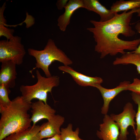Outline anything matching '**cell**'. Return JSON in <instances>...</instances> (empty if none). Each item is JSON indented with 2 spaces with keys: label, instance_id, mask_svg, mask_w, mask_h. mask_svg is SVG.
<instances>
[{
  "label": "cell",
  "instance_id": "obj_1",
  "mask_svg": "<svg viewBox=\"0 0 140 140\" xmlns=\"http://www.w3.org/2000/svg\"><path fill=\"white\" fill-rule=\"evenodd\" d=\"M136 13L140 16V7L120 14L116 13L112 18L105 22L90 21L94 26L87 30L93 34L96 43L95 51L100 54L101 58L109 55L115 56L119 53L123 55L126 53L125 50L134 51L136 49L140 43V38L128 41L118 37L120 34L126 37L135 34L130 22L133 14Z\"/></svg>",
  "mask_w": 140,
  "mask_h": 140
},
{
  "label": "cell",
  "instance_id": "obj_2",
  "mask_svg": "<svg viewBox=\"0 0 140 140\" xmlns=\"http://www.w3.org/2000/svg\"><path fill=\"white\" fill-rule=\"evenodd\" d=\"M11 101L9 107L0 111V140L31 126L32 121L28 112L31 108L32 102L26 101L22 96Z\"/></svg>",
  "mask_w": 140,
  "mask_h": 140
},
{
  "label": "cell",
  "instance_id": "obj_3",
  "mask_svg": "<svg viewBox=\"0 0 140 140\" xmlns=\"http://www.w3.org/2000/svg\"><path fill=\"white\" fill-rule=\"evenodd\" d=\"M28 51L29 54L34 57L36 61L35 66L30 71L31 74L36 69L40 68L46 77H50L52 75L49 67L53 62L58 61L64 65L68 66L73 64L72 60L63 51L57 47L54 41L51 39L48 40L43 50H38L29 48Z\"/></svg>",
  "mask_w": 140,
  "mask_h": 140
},
{
  "label": "cell",
  "instance_id": "obj_4",
  "mask_svg": "<svg viewBox=\"0 0 140 140\" xmlns=\"http://www.w3.org/2000/svg\"><path fill=\"white\" fill-rule=\"evenodd\" d=\"M37 82L32 85H22L20 87L22 96L26 101L31 102L33 99H37L47 104V93H51L53 88L58 86L60 78L57 76L49 77L43 76L39 71H36Z\"/></svg>",
  "mask_w": 140,
  "mask_h": 140
},
{
  "label": "cell",
  "instance_id": "obj_5",
  "mask_svg": "<svg viewBox=\"0 0 140 140\" xmlns=\"http://www.w3.org/2000/svg\"><path fill=\"white\" fill-rule=\"evenodd\" d=\"M21 38L15 36L9 40L0 41V62L11 61L16 65L22 64L26 54Z\"/></svg>",
  "mask_w": 140,
  "mask_h": 140
},
{
  "label": "cell",
  "instance_id": "obj_6",
  "mask_svg": "<svg viewBox=\"0 0 140 140\" xmlns=\"http://www.w3.org/2000/svg\"><path fill=\"white\" fill-rule=\"evenodd\" d=\"M136 113L132 104L128 102L124 106L122 113L118 114H111L110 116L119 128L120 133L118 140H127L129 134L128 128L130 126L133 128L134 132H135L136 123L134 119Z\"/></svg>",
  "mask_w": 140,
  "mask_h": 140
},
{
  "label": "cell",
  "instance_id": "obj_7",
  "mask_svg": "<svg viewBox=\"0 0 140 140\" xmlns=\"http://www.w3.org/2000/svg\"><path fill=\"white\" fill-rule=\"evenodd\" d=\"M99 131H97V137L102 140H118L119 128L110 116L104 115L103 122L99 125Z\"/></svg>",
  "mask_w": 140,
  "mask_h": 140
},
{
  "label": "cell",
  "instance_id": "obj_8",
  "mask_svg": "<svg viewBox=\"0 0 140 140\" xmlns=\"http://www.w3.org/2000/svg\"><path fill=\"white\" fill-rule=\"evenodd\" d=\"M130 83L129 81H124L121 82L116 87L110 89L105 88L100 84L94 86V87L97 88L100 92L103 99V104L101 108V113L102 114H107L111 101L120 92L127 90L128 86Z\"/></svg>",
  "mask_w": 140,
  "mask_h": 140
},
{
  "label": "cell",
  "instance_id": "obj_9",
  "mask_svg": "<svg viewBox=\"0 0 140 140\" xmlns=\"http://www.w3.org/2000/svg\"><path fill=\"white\" fill-rule=\"evenodd\" d=\"M31 108L32 115L31 119L33 122L32 126H34L37 123L43 119L48 121L55 115V110L41 101L39 100L32 103Z\"/></svg>",
  "mask_w": 140,
  "mask_h": 140
},
{
  "label": "cell",
  "instance_id": "obj_10",
  "mask_svg": "<svg viewBox=\"0 0 140 140\" xmlns=\"http://www.w3.org/2000/svg\"><path fill=\"white\" fill-rule=\"evenodd\" d=\"M64 118L59 115H55L51 119L40 125L39 133L41 139L60 135V127L64 122Z\"/></svg>",
  "mask_w": 140,
  "mask_h": 140
},
{
  "label": "cell",
  "instance_id": "obj_11",
  "mask_svg": "<svg viewBox=\"0 0 140 140\" xmlns=\"http://www.w3.org/2000/svg\"><path fill=\"white\" fill-rule=\"evenodd\" d=\"M16 65L11 61L1 62L0 71V85L9 88H14L17 78Z\"/></svg>",
  "mask_w": 140,
  "mask_h": 140
},
{
  "label": "cell",
  "instance_id": "obj_12",
  "mask_svg": "<svg viewBox=\"0 0 140 140\" xmlns=\"http://www.w3.org/2000/svg\"><path fill=\"white\" fill-rule=\"evenodd\" d=\"M58 69L69 74L78 85L82 86L94 87L96 85L101 84L103 82V79L100 77H92L85 75L76 71L68 65L59 66Z\"/></svg>",
  "mask_w": 140,
  "mask_h": 140
},
{
  "label": "cell",
  "instance_id": "obj_13",
  "mask_svg": "<svg viewBox=\"0 0 140 140\" xmlns=\"http://www.w3.org/2000/svg\"><path fill=\"white\" fill-rule=\"evenodd\" d=\"M83 0H70L65 7V11L58 17L57 25L62 31H65L70 23L71 18L74 12L80 8H84Z\"/></svg>",
  "mask_w": 140,
  "mask_h": 140
},
{
  "label": "cell",
  "instance_id": "obj_14",
  "mask_svg": "<svg viewBox=\"0 0 140 140\" xmlns=\"http://www.w3.org/2000/svg\"><path fill=\"white\" fill-rule=\"evenodd\" d=\"M84 8L98 14L100 21L104 22L112 18L115 14L110 9H107L97 0H83Z\"/></svg>",
  "mask_w": 140,
  "mask_h": 140
},
{
  "label": "cell",
  "instance_id": "obj_15",
  "mask_svg": "<svg viewBox=\"0 0 140 140\" xmlns=\"http://www.w3.org/2000/svg\"><path fill=\"white\" fill-rule=\"evenodd\" d=\"M40 126L36 125L26 130L12 134L4 140H42L39 133Z\"/></svg>",
  "mask_w": 140,
  "mask_h": 140
},
{
  "label": "cell",
  "instance_id": "obj_16",
  "mask_svg": "<svg viewBox=\"0 0 140 140\" xmlns=\"http://www.w3.org/2000/svg\"><path fill=\"white\" fill-rule=\"evenodd\" d=\"M114 65L119 64H132L136 67L139 74H140V54L131 52H126L120 57L116 58L113 62Z\"/></svg>",
  "mask_w": 140,
  "mask_h": 140
},
{
  "label": "cell",
  "instance_id": "obj_17",
  "mask_svg": "<svg viewBox=\"0 0 140 140\" xmlns=\"http://www.w3.org/2000/svg\"><path fill=\"white\" fill-rule=\"evenodd\" d=\"M140 7V0H120L113 3L110 10L116 13L121 11H127Z\"/></svg>",
  "mask_w": 140,
  "mask_h": 140
},
{
  "label": "cell",
  "instance_id": "obj_18",
  "mask_svg": "<svg viewBox=\"0 0 140 140\" xmlns=\"http://www.w3.org/2000/svg\"><path fill=\"white\" fill-rule=\"evenodd\" d=\"M72 127V124L70 123L66 128H61V140H84L79 137V128H77L73 131Z\"/></svg>",
  "mask_w": 140,
  "mask_h": 140
},
{
  "label": "cell",
  "instance_id": "obj_19",
  "mask_svg": "<svg viewBox=\"0 0 140 140\" xmlns=\"http://www.w3.org/2000/svg\"><path fill=\"white\" fill-rule=\"evenodd\" d=\"M9 88L4 85H0V111L8 107L11 103L8 96L11 92Z\"/></svg>",
  "mask_w": 140,
  "mask_h": 140
},
{
  "label": "cell",
  "instance_id": "obj_20",
  "mask_svg": "<svg viewBox=\"0 0 140 140\" xmlns=\"http://www.w3.org/2000/svg\"><path fill=\"white\" fill-rule=\"evenodd\" d=\"M131 96L132 100L138 105L137 111L135 115L136 128L134 133L136 139L137 140L140 137V94L132 92Z\"/></svg>",
  "mask_w": 140,
  "mask_h": 140
},
{
  "label": "cell",
  "instance_id": "obj_21",
  "mask_svg": "<svg viewBox=\"0 0 140 140\" xmlns=\"http://www.w3.org/2000/svg\"><path fill=\"white\" fill-rule=\"evenodd\" d=\"M14 30L12 29L8 28L3 24L0 23V37H5L7 40H10L13 37Z\"/></svg>",
  "mask_w": 140,
  "mask_h": 140
},
{
  "label": "cell",
  "instance_id": "obj_22",
  "mask_svg": "<svg viewBox=\"0 0 140 140\" xmlns=\"http://www.w3.org/2000/svg\"><path fill=\"white\" fill-rule=\"evenodd\" d=\"M127 90L140 94V80L137 78H134L133 82L128 86Z\"/></svg>",
  "mask_w": 140,
  "mask_h": 140
},
{
  "label": "cell",
  "instance_id": "obj_23",
  "mask_svg": "<svg viewBox=\"0 0 140 140\" xmlns=\"http://www.w3.org/2000/svg\"><path fill=\"white\" fill-rule=\"evenodd\" d=\"M68 0H58L56 3L57 8L59 10H62L66 6Z\"/></svg>",
  "mask_w": 140,
  "mask_h": 140
},
{
  "label": "cell",
  "instance_id": "obj_24",
  "mask_svg": "<svg viewBox=\"0 0 140 140\" xmlns=\"http://www.w3.org/2000/svg\"><path fill=\"white\" fill-rule=\"evenodd\" d=\"M135 29L140 34V22L137 23L136 24L135 26ZM132 52L134 53L140 54V43L139 45L136 49L134 51L131 52Z\"/></svg>",
  "mask_w": 140,
  "mask_h": 140
},
{
  "label": "cell",
  "instance_id": "obj_25",
  "mask_svg": "<svg viewBox=\"0 0 140 140\" xmlns=\"http://www.w3.org/2000/svg\"><path fill=\"white\" fill-rule=\"evenodd\" d=\"M43 140H61L60 135H56L52 137Z\"/></svg>",
  "mask_w": 140,
  "mask_h": 140
},
{
  "label": "cell",
  "instance_id": "obj_26",
  "mask_svg": "<svg viewBox=\"0 0 140 140\" xmlns=\"http://www.w3.org/2000/svg\"><path fill=\"white\" fill-rule=\"evenodd\" d=\"M136 140H140V137L139 139Z\"/></svg>",
  "mask_w": 140,
  "mask_h": 140
}]
</instances>
